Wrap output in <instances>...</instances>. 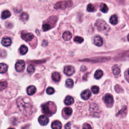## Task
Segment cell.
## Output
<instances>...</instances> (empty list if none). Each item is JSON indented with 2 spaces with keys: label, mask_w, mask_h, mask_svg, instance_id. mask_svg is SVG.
Returning a JSON list of instances; mask_svg holds the SVG:
<instances>
[{
  "label": "cell",
  "mask_w": 129,
  "mask_h": 129,
  "mask_svg": "<svg viewBox=\"0 0 129 129\" xmlns=\"http://www.w3.org/2000/svg\"><path fill=\"white\" fill-rule=\"evenodd\" d=\"M14 129V128H10V129Z\"/></svg>",
  "instance_id": "40"
},
{
  "label": "cell",
  "mask_w": 129,
  "mask_h": 129,
  "mask_svg": "<svg viewBox=\"0 0 129 129\" xmlns=\"http://www.w3.org/2000/svg\"><path fill=\"white\" fill-rule=\"evenodd\" d=\"M128 37V40L129 41V34H128V37Z\"/></svg>",
  "instance_id": "39"
},
{
  "label": "cell",
  "mask_w": 129,
  "mask_h": 129,
  "mask_svg": "<svg viewBox=\"0 0 129 129\" xmlns=\"http://www.w3.org/2000/svg\"><path fill=\"white\" fill-rule=\"evenodd\" d=\"M50 29V26L48 24H45L42 26V29L44 31H47Z\"/></svg>",
  "instance_id": "35"
},
{
  "label": "cell",
  "mask_w": 129,
  "mask_h": 129,
  "mask_svg": "<svg viewBox=\"0 0 129 129\" xmlns=\"http://www.w3.org/2000/svg\"><path fill=\"white\" fill-rule=\"evenodd\" d=\"M103 75V72L100 70H97L94 74V77L96 79H100Z\"/></svg>",
  "instance_id": "23"
},
{
  "label": "cell",
  "mask_w": 129,
  "mask_h": 129,
  "mask_svg": "<svg viewBox=\"0 0 129 129\" xmlns=\"http://www.w3.org/2000/svg\"><path fill=\"white\" fill-rule=\"evenodd\" d=\"M8 85V83L6 81H2L1 82V85H0V88H1V90L2 91L3 90L5 89Z\"/></svg>",
  "instance_id": "32"
},
{
  "label": "cell",
  "mask_w": 129,
  "mask_h": 129,
  "mask_svg": "<svg viewBox=\"0 0 129 129\" xmlns=\"http://www.w3.org/2000/svg\"><path fill=\"white\" fill-rule=\"evenodd\" d=\"M27 70L28 73H29V74H32L35 71V68H34V66L32 65H30L28 66Z\"/></svg>",
  "instance_id": "30"
},
{
  "label": "cell",
  "mask_w": 129,
  "mask_h": 129,
  "mask_svg": "<svg viewBox=\"0 0 129 129\" xmlns=\"http://www.w3.org/2000/svg\"><path fill=\"white\" fill-rule=\"evenodd\" d=\"M127 74H128V75L129 76V69L128 70V72H127Z\"/></svg>",
  "instance_id": "38"
},
{
  "label": "cell",
  "mask_w": 129,
  "mask_h": 129,
  "mask_svg": "<svg viewBox=\"0 0 129 129\" xmlns=\"http://www.w3.org/2000/svg\"><path fill=\"white\" fill-rule=\"evenodd\" d=\"M25 64L23 60H20L17 62L15 64V69L18 72H21L24 71L25 69Z\"/></svg>",
  "instance_id": "6"
},
{
  "label": "cell",
  "mask_w": 129,
  "mask_h": 129,
  "mask_svg": "<svg viewBox=\"0 0 129 129\" xmlns=\"http://www.w3.org/2000/svg\"><path fill=\"white\" fill-rule=\"evenodd\" d=\"M52 79L55 82H59L61 79V76L58 72H54L52 74Z\"/></svg>",
  "instance_id": "18"
},
{
  "label": "cell",
  "mask_w": 129,
  "mask_h": 129,
  "mask_svg": "<svg viewBox=\"0 0 129 129\" xmlns=\"http://www.w3.org/2000/svg\"><path fill=\"white\" fill-rule=\"evenodd\" d=\"M1 43L3 46L5 47H8L11 45L12 41L10 38L4 37L2 39Z\"/></svg>",
  "instance_id": "12"
},
{
  "label": "cell",
  "mask_w": 129,
  "mask_h": 129,
  "mask_svg": "<svg viewBox=\"0 0 129 129\" xmlns=\"http://www.w3.org/2000/svg\"><path fill=\"white\" fill-rule=\"evenodd\" d=\"M75 72V68L71 66H68L64 68V73L67 76H71Z\"/></svg>",
  "instance_id": "8"
},
{
  "label": "cell",
  "mask_w": 129,
  "mask_h": 129,
  "mask_svg": "<svg viewBox=\"0 0 129 129\" xmlns=\"http://www.w3.org/2000/svg\"><path fill=\"white\" fill-rule=\"evenodd\" d=\"M20 19L22 21H27L28 19V15L26 13H23L21 14Z\"/></svg>",
  "instance_id": "27"
},
{
  "label": "cell",
  "mask_w": 129,
  "mask_h": 129,
  "mask_svg": "<svg viewBox=\"0 0 129 129\" xmlns=\"http://www.w3.org/2000/svg\"><path fill=\"white\" fill-rule=\"evenodd\" d=\"M11 16V13L9 11L5 10L3 11L2 13V18L3 19H7Z\"/></svg>",
  "instance_id": "21"
},
{
  "label": "cell",
  "mask_w": 129,
  "mask_h": 129,
  "mask_svg": "<svg viewBox=\"0 0 129 129\" xmlns=\"http://www.w3.org/2000/svg\"><path fill=\"white\" fill-rule=\"evenodd\" d=\"M8 70V66L6 64L4 63L1 64V73H5Z\"/></svg>",
  "instance_id": "28"
},
{
  "label": "cell",
  "mask_w": 129,
  "mask_h": 129,
  "mask_svg": "<svg viewBox=\"0 0 129 129\" xmlns=\"http://www.w3.org/2000/svg\"><path fill=\"white\" fill-rule=\"evenodd\" d=\"M28 51V48L26 46H25L24 45H22L20 47V54L22 55H25L27 53Z\"/></svg>",
  "instance_id": "20"
},
{
  "label": "cell",
  "mask_w": 129,
  "mask_h": 129,
  "mask_svg": "<svg viewBox=\"0 0 129 129\" xmlns=\"http://www.w3.org/2000/svg\"><path fill=\"white\" fill-rule=\"evenodd\" d=\"M113 72L115 75L117 76L120 74L121 70H120V69L117 66H115L113 68Z\"/></svg>",
  "instance_id": "24"
},
{
  "label": "cell",
  "mask_w": 129,
  "mask_h": 129,
  "mask_svg": "<svg viewBox=\"0 0 129 129\" xmlns=\"http://www.w3.org/2000/svg\"><path fill=\"white\" fill-rule=\"evenodd\" d=\"M62 126L61 123L59 121H55L51 124V128L53 129H61Z\"/></svg>",
  "instance_id": "15"
},
{
  "label": "cell",
  "mask_w": 129,
  "mask_h": 129,
  "mask_svg": "<svg viewBox=\"0 0 129 129\" xmlns=\"http://www.w3.org/2000/svg\"><path fill=\"white\" fill-rule=\"evenodd\" d=\"M87 10L88 11V12H94V11H95V8H94V7L91 4H89L87 6Z\"/></svg>",
  "instance_id": "34"
},
{
  "label": "cell",
  "mask_w": 129,
  "mask_h": 129,
  "mask_svg": "<svg viewBox=\"0 0 129 129\" xmlns=\"http://www.w3.org/2000/svg\"><path fill=\"white\" fill-rule=\"evenodd\" d=\"M104 101L108 106H111L114 104L113 96L110 94H106L104 97Z\"/></svg>",
  "instance_id": "5"
},
{
  "label": "cell",
  "mask_w": 129,
  "mask_h": 129,
  "mask_svg": "<svg viewBox=\"0 0 129 129\" xmlns=\"http://www.w3.org/2000/svg\"><path fill=\"white\" fill-rule=\"evenodd\" d=\"M91 91L94 94H97L99 92V88L97 86H93L91 87Z\"/></svg>",
  "instance_id": "29"
},
{
  "label": "cell",
  "mask_w": 129,
  "mask_h": 129,
  "mask_svg": "<svg viewBox=\"0 0 129 129\" xmlns=\"http://www.w3.org/2000/svg\"><path fill=\"white\" fill-rule=\"evenodd\" d=\"M38 122L41 125L46 126L48 123L49 119L47 116L45 115H42L39 117Z\"/></svg>",
  "instance_id": "10"
},
{
  "label": "cell",
  "mask_w": 129,
  "mask_h": 129,
  "mask_svg": "<svg viewBox=\"0 0 129 129\" xmlns=\"http://www.w3.org/2000/svg\"><path fill=\"white\" fill-rule=\"evenodd\" d=\"M74 85V82L71 79H68L66 81V86L67 87L72 88Z\"/></svg>",
  "instance_id": "25"
},
{
  "label": "cell",
  "mask_w": 129,
  "mask_h": 129,
  "mask_svg": "<svg viewBox=\"0 0 129 129\" xmlns=\"http://www.w3.org/2000/svg\"><path fill=\"white\" fill-rule=\"evenodd\" d=\"M110 23L113 25H116L118 22V18L117 15H114L111 16L109 19Z\"/></svg>",
  "instance_id": "19"
},
{
  "label": "cell",
  "mask_w": 129,
  "mask_h": 129,
  "mask_svg": "<svg viewBox=\"0 0 129 129\" xmlns=\"http://www.w3.org/2000/svg\"><path fill=\"white\" fill-rule=\"evenodd\" d=\"M47 94H49V95H51V94H53L55 92V89L51 87H48L47 89Z\"/></svg>",
  "instance_id": "33"
},
{
  "label": "cell",
  "mask_w": 129,
  "mask_h": 129,
  "mask_svg": "<svg viewBox=\"0 0 129 129\" xmlns=\"http://www.w3.org/2000/svg\"><path fill=\"white\" fill-rule=\"evenodd\" d=\"M95 26L98 30L100 32H107L110 30V27L102 20H98L95 23Z\"/></svg>",
  "instance_id": "3"
},
{
  "label": "cell",
  "mask_w": 129,
  "mask_h": 129,
  "mask_svg": "<svg viewBox=\"0 0 129 129\" xmlns=\"http://www.w3.org/2000/svg\"><path fill=\"white\" fill-rule=\"evenodd\" d=\"M82 129H92V128L89 124L87 123H85L83 125Z\"/></svg>",
  "instance_id": "36"
},
{
  "label": "cell",
  "mask_w": 129,
  "mask_h": 129,
  "mask_svg": "<svg viewBox=\"0 0 129 129\" xmlns=\"http://www.w3.org/2000/svg\"><path fill=\"white\" fill-rule=\"evenodd\" d=\"M90 113L92 116L97 117V115H99V110L97 106L95 104H92L91 105L90 107Z\"/></svg>",
  "instance_id": "7"
},
{
  "label": "cell",
  "mask_w": 129,
  "mask_h": 129,
  "mask_svg": "<svg viewBox=\"0 0 129 129\" xmlns=\"http://www.w3.org/2000/svg\"><path fill=\"white\" fill-rule=\"evenodd\" d=\"M42 111L47 116H51L56 111V107L53 102H48L42 106Z\"/></svg>",
  "instance_id": "2"
},
{
  "label": "cell",
  "mask_w": 129,
  "mask_h": 129,
  "mask_svg": "<svg viewBox=\"0 0 129 129\" xmlns=\"http://www.w3.org/2000/svg\"><path fill=\"white\" fill-rule=\"evenodd\" d=\"M22 38L26 41H30L34 37V35L31 33H23L21 34Z\"/></svg>",
  "instance_id": "9"
},
{
  "label": "cell",
  "mask_w": 129,
  "mask_h": 129,
  "mask_svg": "<svg viewBox=\"0 0 129 129\" xmlns=\"http://www.w3.org/2000/svg\"><path fill=\"white\" fill-rule=\"evenodd\" d=\"M17 104L20 110L24 114L29 115L32 113V106L29 102H25L22 98H19L17 100Z\"/></svg>",
  "instance_id": "1"
},
{
  "label": "cell",
  "mask_w": 129,
  "mask_h": 129,
  "mask_svg": "<svg viewBox=\"0 0 129 129\" xmlns=\"http://www.w3.org/2000/svg\"><path fill=\"white\" fill-rule=\"evenodd\" d=\"M74 41L77 42V43H78V44H81V43L83 42L84 41V39L80 36H76L74 38Z\"/></svg>",
  "instance_id": "31"
},
{
  "label": "cell",
  "mask_w": 129,
  "mask_h": 129,
  "mask_svg": "<svg viewBox=\"0 0 129 129\" xmlns=\"http://www.w3.org/2000/svg\"><path fill=\"white\" fill-rule=\"evenodd\" d=\"M74 102V98L70 96H67L65 100V104L67 106H70L72 105Z\"/></svg>",
  "instance_id": "16"
},
{
  "label": "cell",
  "mask_w": 129,
  "mask_h": 129,
  "mask_svg": "<svg viewBox=\"0 0 129 129\" xmlns=\"http://www.w3.org/2000/svg\"><path fill=\"white\" fill-rule=\"evenodd\" d=\"M100 11L104 13H106L108 12V8L107 6V5L105 4H101L100 5Z\"/></svg>",
  "instance_id": "22"
},
{
  "label": "cell",
  "mask_w": 129,
  "mask_h": 129,
  "mask_svg": "<svg viewBox=\"0 0 129 129\" xmlns=\"http://www.w3.org/2000/svg\"><path fill=\"white\" fill-rule=\"evenodd\" d=\"M72 35L71 33L68 31H65L63 33V38L66 41H68L69 40H70L72 38Z\"/></svg>",
  "instance_id": "17"
},
{
  "label": "cell",
  "mask_w": 129,
  "mask_h": 129,
  "mask_svg": "<svg viewBox=\"0 0 129 129\" xmlns=\"http://www.w3.org/2000/svg\"><path fill=\"white\" fill-rule=\"evenodd\" d=\"M36 91V87L34 86H29L27 89V93L29 95H32L35 93Z\"/></svg>",
  "instance_id": "14"
},
{
  "label": "cell",
  "mask_w": 129,
  "mask_h": 129,
  "mask_svg": "<svg viewBox=\"0 0 129 129\" xmlns=\"http://www.w3.org/2000/svg\"><path fill=\"white\" fill-rule=\"evenodd\" d=\"M64 112L66 116H70L72 114V109L70 107H66L64 109Z\"/></svg>",
  "instance_id": "26"
},
{
  "label": "cell",
  "mask_w": 129,
  "mask_h": 129,
  "mask_svg": "<svg viewBox=\"0 0 129 129\" xmlns=\"http://www.w3.org/2000/svg\"><path fill=\"white\" fill-rule=\"evenodd\" d=\"M94 44L98 47H100L103 44V40L100 36H95L94 39Z\"/></svg>",
  "instance_id": "13"
},
{
  "label": "cell",
  "mask_w": 129,
  "mask_h": 129,
  "mask_svg": "<svg viewBox=\"0 0 129 129\" xmlns=\"http://www.w3.org/2000/svg\"><path fill=\"white\" fill-rule=\"evenodd\" d=\"M71 122H68L65 126V129H71Z\"/></svg>",
  "instance_id": "37"
},
{
  "label": "cell",
  "mask_w": 129,
  "mask_h": 129,
  "mask_svg": "<svg viewBox=\"0 0 129 129\" xmlns=\"http://www.w3.org/2000/svg\"><path fill=\"white\" fill-rule=\"evenodd\" d=\"M73 3L71 1H63L57 3L55 5L54 8L56 9L64 10L67 8H69L72 6Z\"/></svg>",
  "instance_id": "4"
},
{
  "label": "cell",
  "mask_w": 129,
  "mask_h": 129,
  "mask_svg": "<svg viewBox=\"0 0 129 129\" xmlns=\"http://www.w3.org/2000/svg\"><path fill=\"white\" fill-rule=\"evenodd\" d=\"M91 92L89 90H85L81 94V97L84 100H87L91 96Z\"/></svg>",
  "instance_id": "11"
}]
</instances>
